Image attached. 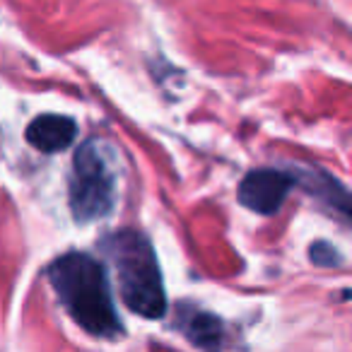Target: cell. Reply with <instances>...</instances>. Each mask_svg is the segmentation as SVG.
I'll return each mask as SVG.
<instances>
[{"mask_svg":"<svg viewBox=\"0 0 352 352\" xmlns=\"http://www.w3.org/2000/svg\"><path fill=\"white\" fill-rule=\"evenodd\" d=\"M51 285L68 314L87 333L111 338L121 333L109 280L102 263L85 254L60 256L49 270Z\"/></svg>","mask_w":352,"mask_h":352,"instance_id":"6da1fadb","label":"cell"},{"mask_svg":"<svg viewBox=\"0 0 352 352\" xmlns=\"http://www.w3.org/2000/svg\"><path fill=\"white\" fill-rule=\"evenodd\" d=\"M104 251L116 270L126 307L145 318L164 316L166 297L162 270L147 236L135 230H121L104 241Z\"/></svg>","mask_w":352,"mask_h":352,"instance_id":"7a4b0ae2","label":"cell"},{"mask_svg":"<svg viewBox=\"0 0 352 352\" xmlns=\"http://www.w3.org/2000/svg\"><path fill=\"white\" fill-rule=\"evenodd\" d=\"M116 201V179L97 150V145H82L75 155L70 176V210L80 222H92L109 215Z\"/></svg>","mask_w":352,"mask_h":352,"instance_id":"3957f363","label":"cell"},{"mask_svg":"<svg viewBox=\"0 0 352 352\" xmlns=\"http://www.w3.org/2000/svg\"><path fill=\"white\" fill-rule=\"evenodd\" d=\"M292 188V174L278 169H256L239 184V203L258 215H275Z\"/></svg>","mask_w":352,"mask_h":352,"instance_id":"277c9868","label":"cell"},{"mask_svg":"<svg viewBox=\"0 0 352 352\" xmlns=\"http://www.w3.org/2000/svg\"><path fill=\"white\" fill-rule=\"evenodd\" d=\"M294 184L307 188L311 196H316L323 206H328L333 212H338L340 217H345L352 225V193L345 186L338 184V179L323 174L318 169H309V166H297L292 171Z\"/></svg>","mask_w":352,"mask_h":352,"instance_id":"5b68a950","label":"cell"},{"mask_svg":"<svg viewBox=\"0 0 352 352\" xmlns=\"http://www.w3.org/2000/svg\"><path fill=\"white\" fill-rule=\"evenodd\" d=\"M78 135V126L73 118L58 116V113H44L36 116L27 126V140L41 152H60L70 147Z\"/></svg>","mask_w":352,"mask_h":352,"instance_id":"8992f818","label":"cell"},{"mask_svg":"<svg viewBox=\"0 0 352 352\" xmlns=\"http://www.w3.org/2000/svg\"><path fill=\"white\" fill-rule=\"evenodd\" d=\"M184 328H186L188 338H191L198 347H203V350H208V352L220 350L222 338H225V328H222V323L217 321L215 316H210V314H193V316L184 323Z\"/></svg>","mask_w":352,"mask_h":352,"instance_id":"52a82bcc","label":"cell"},{"mask_svg":"<svg viewBox=\"0 0 352 352\" xmlns=\"http://www.w3.org/2000/svg\"><path fill=\"white\" fill-rule=\"evenodd\" d=\"M311 261L316 265H323V268H331V265H338L340 263V256H338L336 246H331L328 241H316V244L311 246Z\"/></svg>","mask_w":352,"mask_h":352,"instance_id":"ba28073f","label":"cell"}]
</instances>
